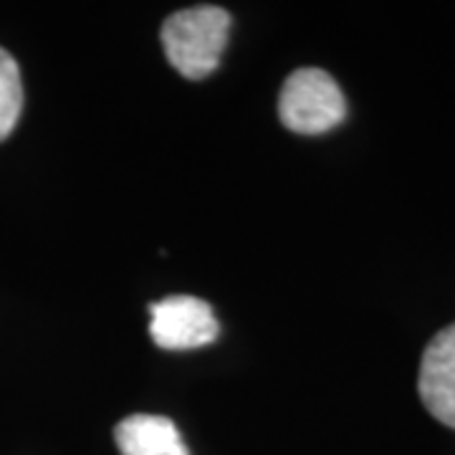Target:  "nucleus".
Instances as JSON below:
<instances>
[{
	"mask_svg": "<svg viewBox=\"0 0 455 455\" xmlns=\"http://www.w3.org/2000/svg\"><path fill=\"white\" fill-rule=\"evenodd\" d=\"M228 36H230V16L226 8L218 5L182 8L164 20V56L185 79H205L220 64Z\"/></svg>",
	"mask_w": 455,
	"mask_h": 455,
	"instance_id": "nucleus-1",
	"label": "nucleus"
},
{
	"mask_svg": "<svg viewBox=\"0 0 455 455\" xmlns=\"http://www.w3.org/2000/svg\"><path fill=\"white\" fill-rule=\"evenodd\" d=\"M278 116L296 134H324L339 127L347 116V101L339 84L324 68H296L281 86Z\"/></svg>",
	"mask_w": 455,
	"mask_h": 455,
	"instance_id": "nucleus-2",
	"label": "nucleus"
},
{
	"mask_svg": "<svg viewBox=\"0 0 455 455\" xmlns=\"http://www.w3.org/2000/svg\"><path fill=\"white\" fill-rule=\"evenodd\" d=\"M218 319L208 301L197 296H167L149 307V334L160 349L188 352L218 339Z\"/></svg>",
	"mask_w": 455,
	"mask_h": 455,
	"instance_id": "nucleus-3",
	"label": "nucleus"
},
{
	"mask_svg": "<svg viewBox=\"0 0 455 455\" xmlns=\"http://www.w3.org/2000/svg\"><path fill=\"white\" fill-rule=\"evenodd\" d=\"M418 390L427 412L455 430V324L445 326L427 344Z\"/></svg>",
	"mask_w": 455,
	"mask_h": 455,
	"instance_id": "nucleus-4",
	"label": "nucleus"
},
{
	"mask_svg": "<svg viewBox=\"0 0 455 455\" xmlns=\"http://www.w3.org/2000/svg\"><path fill=\"white\" fill-rule=\"evenodd\" d=\"M122 455H190L178 425L163 415H130L114 427Z\"/></svg>",
	"mask_w": 455,
	"mask_h": 455,
	"instance_id": "nucleus-5",
	"label": "nucleus"
},
{
	"mask_svg": "<svg viewBox=\"0 0 455 455\" xmlns=\"http://www.w3.org/2000/svg\"><path fill=\"white\" fill-rule=\"evenodd\" d=\"M23 112V82L16 59L0 49V142L16 130Z\"/></svg>",
	"mask_w": 455,
	"mask_h": 455,
	"instance_id": "nucleus-6",
	"label": "nucleus"
}]
</instances>
